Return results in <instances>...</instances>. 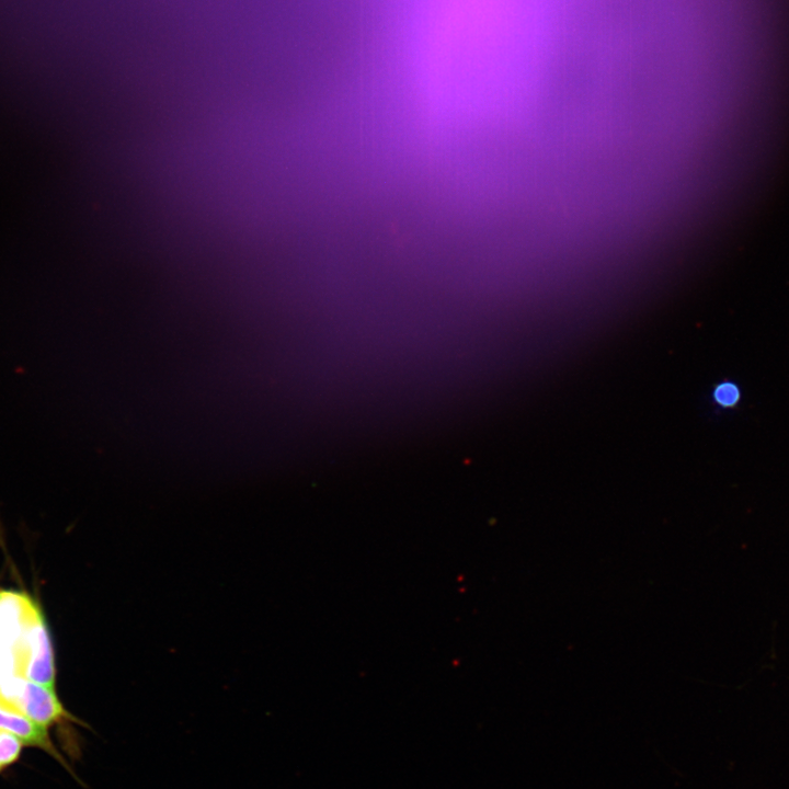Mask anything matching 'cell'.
Masks as SVG:
<instances>
[{
	"mask_svg": "<svg viewBox=\"0 0 789 789\" xmlns=\"http://www.w3.org/2000/svg\"><path fill=\"white\" fill-rule=\"evenodd\" d=\"M598 0H393L400 59L450 80H482L539 57Z\"/></svg>",
	"mask_w": 789,
	"mask_h": 789,
	"instance_id": "1",
	"label": "cell"
},
{
	"mask_svg": "<svg viewBox=\"0 0 789 789\" xmlns=\"http://www.w3.org/2000/svg\"><path fill=\"white\" fill-rule=\"evenodd\" d=\"M12 654L16 676L54 687L55 666L50 638L43 615L34 603L27 609Z\"/></svg>",
	"mask_w": 789,
	"mask_h": 789,
	"instance_id": "2",
	"label": "cell"
},
{
	"mask_svg": "<svg viewBox=\"0 0 789 789\" xmlns=\"http://www.w3.org/2000/svg\"><path fill=\"white\" fill-rule=\"evenodd\" d=\"M0 697L33 722L46 729L52 724L65 721L80 722L64 708L54 687L26 681L16 675H11L0 682Z\"/></svg>",
	"mask_w": 789,
	"mask_h": 789,
	"instance_id": "3",
	"label": "cell"
},
{
	"mask_svg": "<svg viewBox=\"0 0 789 789\" xmlns=\"http://www.w3.org/2000/svg\"><path fill=\"white\" fill-rule=\"evenodd\" d=\"M0 728L20 737L23 743L38 746L67 767L66 762L49 740L46 728L33 722L0 697Z\"/></svg>",
	"mask_w": 789,
	"mask_h": 789,
	"instance_id": "4",
	"label": "cell"
},
{
	"mask_svg": "<svg viewBox=\"0 0 789 789\" xmlns=\"http://www.w3.org/2000/svg\"><path fill=\"white\" fill-rule=\"evenodd\" d=\"M22 744L20 737L0 728V771L18 759Z\"/></svg>",
	"mask_w": 789,
	"mask_h": 789,
	"instance_id": "5",
	"label": "cell"
},
{
	"mask_svg": "<svg viewBox=\"0 0 789 789\" xmlns=\"http://www.w3.org/2000/svg\"><path fill=\"white\" fill-rule=\"evenodd\" d=\"M741 389L732 381L718 384L712 392L713 401L721 408H735L741 401Z\"/></svg>",
	"mask_w": 789,
	"mask_h": 789,
	"instance_id": "6",
	"label": "cell"
}]
</instances>
